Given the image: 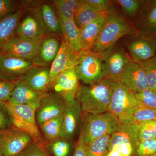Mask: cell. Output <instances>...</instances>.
<instances>
[{
	"label": "cell",
	"mask_w": 156,
	"mask_h": 156,
	"mask_svg": "<svg viewBox=\"0 0 156 156\" xmlns=\"http://www.w3.org/2000/svg\"><path fill=\"white\" fill-rule=\"evenodd\" d=\"M151 121H156V109L140 107L134 111L131 122L140 124Z\"/></svg>",
	"instance_id": "cell-31"
},
{
	"label": "cell",
	"mask_w": 156,
	"mask_h": 156,
	"mask_svg": "<svg viewBox=\"0 0 156 156\" xmlns=\"http://www.w3.org/2000/svg\"><path fill=\"white\" fill-rule=\"evenodd\" d=\"M139 138L140 141L156 138V121H149L140 124Z\"/></svg>",
	"instance_id": "cell-33"
},
{
	"label": "cell",
	"mask_w": 156,
	"mask_h": 156,
	"mask_svg": "<svg viewBox=\"0 0 156 156\" xmlns=\"http://www.w3.org/2000/svg\"><path fill=\"white\" fill-rule=\"evenodd\" d=\"M34 66L30 60L0 53V78L9 80H19Z\"/></svg>",
	"instance_id": "cell-12"
},
{
	"label": "cell",
	"mask_w": 156,
	"mask_h": 156,
	"mask_svg": "<svg viewBox=\"0 0 156 156\" xmlns=\"http://www.w3.org/2000/svg\"><path fill=\"white\" fill-rule=\"evenodd\" d=\"M34 142L29 134L14 127L0 130V149L5 156H15Z\"/></svg>",
	"instance_id": "cell-9"
},
{
	"label": "cell",
	"mask_w": 156,
	"mask_h": 156,
	"mask_svg": "<svg viewBox=\"0 0 156 156\" xmlns=\"http://www.w3.org/2000/svg\"><path fill=\"white\" fill-rule=\"evenodd\" d=\"M50 148L54 156H67L70 147L68 141L59 138L51 142Z\"/></svg>",
	"instance_id": "cell-39"
},
{
	"label": "cell",
	"mask_w": 156,
	"mask_h": 156,
	"mask_svg": "<svg viewBox=\"0 0 156 156\" xmlns=\"http://www.w3.org/2000/svg\"><path fill=\"white\" fill-rule=\"evenodd\" d=\"M0 156H5L3 152L2 151V150L0 149Z\"/></svg>",
	"instance_id": "cell-46"
},
{
	"label": "cell",
	"mask_w": 156,
	"mask_h": 156,
	"mask_svg": "<svg viewBox=\"0 0 156 156\" xmlns=\"http://www.w3.org/2000/svg\"><path fill=\"white\" fill-rule=\"evenodd\" d=\"M155 39H156V35H155Z\"/></svg>",
	"instance_id": "cell-48"
},
{
	"label": "cell",
	"mask_w": 156,
	"mask_h": 156,
	"mask_svg": "<svg viewBox=\"0 0 156 156\" xmlns=\"http://www.w3.org/2000/svg\"><path fill=\"white\" fill-rule=\"evenodd\" d=\"M146 1L138 0H118L115 2L121 6L123 11L128 16L134 17L139 13L144 5Z\"/></svg>",
	"instance_id": "cell-32"
},
{
	"label": "cell",
	"mask_w": 156,
	"mask_h": 156,
	"mask_svg": "<svg viewBox=\"0 0 156 156\" xmlns=\"http://www.w3.org/2000/svg\"><path fill=\"white\" fill-rule=\"evenodd\" d=\"M137 148L132 144L124 143L115 146L111 150H116L121 156H132L136 154Z\"/></svg>",
	"instance_id": "cell-42"
},
{
	"label": "cell",
	"mask_w": 156,
	"mask_h": 156,
	"mask_svg": "<svg viewBox=\"0 0 156 156\" xmlns=\"http://www.w3.org/2000/svg\"><path fill=\"white\" fill-rule=\"evenodd\" d=\"M4 102V101H3ZM14 128L29 134L34 142L45 144L36 119V109L26 105L4 102Z\"/></svg>",
	"instance_id": "cell-4"
},
{
	"label": "cell",
	"mask_w": 156,
	"mask_h": 156,
	"mask_svg": "<svg viewBox=\"0 0 156 156\" xmlns=\"http://www.w3.org/2000/svg\"><path fill=\"white\" fill-rule=\"evenodd\" d=\"M63 115L53 118L42 123L39 126L45 138L50 143L60 138Z\"/></svg>",
	"instance_id": "cell-28"
},
{
	"label": "cell",
	"mask_w": 156,
	"mask_h": 156,
	"mask_svg": "<svg viewBox=\"0 0 156 156\" xmlns=\"http://www.w3.org/2000/svg\"><path fill=\"white\" fill-rule=\"evenodd\" d=\"M152 156H156V154H154V155H153Z\"/></svg>",
	"instance_id": "cell-49"
},
{
	"label": "cell",
	"mask_w": 156,
	"mask_h": 156,
	"mask_svg": "<svg viewBox=\"0 0 156 156\" xmlns=\"http://www.w3.org/2000/svg\"><path fill=\"white\" fill-rule=\"evenodd\" d=\"M110 13H107L98 11L89 5L84 0H81L75 14L74 21L78 27L80 29L98 18L108 15Z\"/></svg>",
	"instance_id": "cell-25"
},
{
	"label": "cell",
	"mask_w": 156,
	"mask_h": 156,
	"mask_svg": "<svg viewBox=\"0 0 156 156\" xmlns=\"http://www.w3.org/2000/svg\"><path fill=\"white\" fill-rule=\"evenodd\" d=\"M143 107L134 93L121 82L118 83L112 95L108 111L113 114L122 124L131 122L136 108Z\"/></svg>",
	"instance_id": "cell-5"
},
{
	"label": "cell",
	"mask_w": 156,
	"mask_h": 156,
	"mask_svg": "<svg viewBox=\"0 0 156 156\" xmlns=\"http://www.w3.org/2000/svg\"><path fill=\"white\" fill-rule=\"evenodd\" d=\"M81 56L82 52H76L63 36L58 54L50 67L48 88H52L60 74L66 70L75 68L80 62Z\"/></svg>",
	"instance_id": "cell-8"
},
{
	"label": "cell",
	"mask_w": 156,
	"mask_h": 156,
	"mask_svg": "<svg viewBox=\"0 0 156 156\" xmlns=\"http://www.w3.org/2000/svg\"><path fill=\"white\" fill-rule=\"evenodd\" d=\"M117 83L104 78L91 85L79 86L76 99L80 105L82 111L93 115L108 111Z\"/></svg>",
	"instance_id": "cell-1"
},
{
	"label": "cell",
	"mask_w": 156,
	"mask_h": 156,
	"mask_svg": "<svg viewBox=\"0 0 156 156\" xmlns=\"http://www.w3.org/2000/svg\"><path fill=\"white\" fill-rule=\"evenodd\" d=\"M40 10L46 31L50 34L63 35L60 21L52 6L44 4Z\"/></svg>",
	"instance_id": "cell-27"
},
{
	"label": "cell",
	"mask_w": 156,
	"mask_h": 156,
	"mask_svg": "<svg viewBox=\"0 0 156 156\" xmlns=\"http://www.w3.org/2000/svg\"><path fill=\"white\" fill-rule=\"evenodd\" d=\"M136 62L145 73L149 89L153 91L156 90V55L145 61Z\"/></svg>",
	"instance_id": "cell-30"
},
{
	"label": "cell",
	"mask_w": 156,
	"mask_h": 156,
	"mask_svg": "<svg viewBox=\"0 0 156 156\" xmlns=\"http://www.w3.org/2000/svg\"><path fill=\"white\" fill-rule=\"evenodd\" d=\"M59 20L63 36L73 50L76 53H80V30L76 24L74 20Z\"/></svg>",
	"instance_id": "cell-26"
},
{
	"label": "cell",
	"mask_w": 156,
	"mask_h": 156,
	"mask_svg": "<svg viewBox=\"0 0 156 156\" xmlns=\"http://www.w3.org/2000/svg\"><path fill=\"white\" fill-rule=\"evenodd\" d=\"M59 19L74 20L75 12L70 9L63 0L53 1Z\"/></svg>",
	"instance_id": "cell-38"
},
{
	"label": "cell",
	"mask_w": 156,
	"mask_h": 156,
	"mask_svg": "<svg viewBox=\"0 0 156 156\" xmlns=\"http://www.w3.org/2000/svg\"><path fill=\"white\" fill-rule=\"evenodd\" d=\"M106 156H107V155Z\"/></svg>",
	"instance_id": "cell-50"
},
{
	"label": "cell",
	"mask_w": 156,
	"mask_h": 156,
	"mask_svg": "<svg viewBox=\"0 0 156 156\" xmlns=\"http://www.w3.org/2000/svg\"><path fill=\"white\" fill-rule=\"evenodd\" d=\"M19 80H9L0 78V101L4 102L9 101L11 94Z\"/></svg>",
	"instance_id": "cell-37"
},
{
	"label": "cell",
	"mask_w": 156,
	"mask_h": 156,
	"mask_svg": "<svg viewBox=\"0 0 156 156\" xmlns=\"http://www.w3.org/2000/svg\"><path fill=\"white\" fill-rule=\"evenodd\" d=\"M108 16V15L102 16L80 29L81 52L91 50L100 33Z\"/></svg>",
	"instance_id": "cell-24"
},
{
	"label": "cell",
	"mask_w": 156,
	"mask_h": 156,
	"mask_svg": "<svg viewBox=\"0 0 156 156\" xmlns=\"http://www.w3.org/2000/svg\"><path fill=\"white\" fill-rule=\"evenodd\" d=\"M128 48L132 60L135 62L151 58L156 55L155 35L139 34L137 37L128 44Z\"/></svg>",
	"instance_id": "cell-14"
},
{
	"label": "cell",
	"mask_w": 156,
	"mask_h": 156,
	"mask_svg": "<svg viewBox=\"0 0 156 156\" xmlns=\"http://www.w3.org/2000/svg\"><path fill=\"white\" fill-rule=\"evenodd\" d=\"M154 92L155 94V95H156V90H154Z\"/></svg>",
	"instance_id": "cell-47"
},
{
	"label": "cell",
	"mask_w": 156,
	"mask_h": 156,
	"mask_svg": "<svg viewBox=\"0 0 156 156\" xmlns=\"http://www.w3.org/2000/svg\"><path fill=\"white\" fill-rule=\"evenodd\" d=\"M61 43L54 35L44 37L41 40L36 55L31 62L35 66H48L58 54Z\"/></svg>",
	"instance_id": "cell-17"
},
{
	"label": "cell",
	"mask_w": 156,
	"mask_h": 156,
	"mask_svg": "<svg viewBox=\"0 0 156 156\" xmlns=\"http://www.w3.org/2000/svg\"><path fill=\"white\" fill-rule=\"evenodd\" d=\"M50 68L34 66L21 80L36 92L45 93L48 89Z\"/></svg>",
	"instance_id": "cell-23"
},
{
	"label": "cell",
	"mask_w": 156,
	"mask_h": 156,
	"mask_svg": "<svg viewBox=\"0 0 156 156\" xmlns=\"http://www.w3.org/2000/svg\"><path fill=\"white\" fill-rule=\"evenodd\" d=\"M134 95L143 107L156 109V95L153 91L148 89L139 93H134Z\"/></svg>",
	"instance_id": "cell-34"
},
{
	"label": "cell",
	"mask_w": 156,
	"mask_h": 156,
	"mask_svg": "<svg viewBox=\"0 0 156 156\" xmlns=\"http://www.w3.org/2000/svg\"><path fill=\"white\" fill-rule=\"evenodd\" d=\"M120 82L135 93L149 89L144 70L138 63L133 60L126 68Z\"/></svg>",
	"instance_id": "cell-18"
},
{
	"label": "cell",
	"mask_w": 156,
	"mask_h": 156,
	"mask_svg": "<svg viewBox=\"0 0 156 156\" xmlns=\"http://www.w3.org/2000/svg\"><path fill=\"white\" fill-rule=\"evenodd\" d=\"M15 156H49V154L45 144L34 142Z\"/></svg>",
	"instance_id": "cell-36"
},
{
	"label": "cell",
	"mask_w": 156,
	"mask_h": 156,
	"mask_svg": "<svg viewBox=\"0 0 156 156\" xmlns=\"http://www.w3.org/2000/svg\"><path fill=\"white\" fill-rule=\"evenodd\" d=\"M79 140L87 146L95 140L111 135L119 130L122 124L109 112L93 115L84 112Z\"/></svg>",
	"instance_id": "cell-2"
},
{
	"label": "cell",
	"mask_w": 156,
	"mask_h": 156,
	"mask_svg": "<svg viewBox=\"0 0 156 156\" xmlns=\"http://www.w3.org/2000/svg\"><path fill=\"white\" fill-rule=\"evenodd\" d=\"M138 33L122 15L111 12L101 29L98 37L90 51L101 54L113 47L116 42L126 35Z\"/></svg>",
	"instance_id": "cell-3"
},
{
	"label": "cell",
	"mask_w": 156,
	"mask_h": 156,
	"mask_svg": "<svg viewBox=\"0 0 156 156\" xmlns=\"http://www.w3.org/2000/svg\"><path fill=\"white\" fill-rule=\"evenodd\" d=\"M138 33L146 35L156 34V1H146L139 11ZM136 29V30H137Z\"/></svg>",
	"instance_id": "cell-20"
},
{
	"label": "cell",
	"mask_w": 156,
	"mask_h": 156,
	"mask_svg": "<svg viewBox=\"0 0 156 156\" xmlns=\"http://www.w3.org/2000/svg\"><path fill=\"white\" fill-rule=\"evenodd\" d=\"M25 12V9H19L0 18V53L16 34L17 25Z\"/></svg>",
	"instance_id": "cell-22"
},
{
	"label": "cell",
	"mask_w": 156,
	"mask_h": 156,
	"mask_svg": "<svg viewBox=\"0 0 156 156\" xmlns=\"http://www.w3.org/2000/svg\"><path fill=\"white\" fill-rule=\"evenodd\" d=\"M140 124L134 122L122 124L118 131L111 135L108 151L115 146L124 143H130L137 147L139 143Z\"/></svg>",
	"instance_id": "cell-21"
},
{
	"label": "cell",
	"mask_w": 156,
	"mask_h": 156,
	"mask_svg": "<svg viewBox=\"0 0 156 156\" xmlns=\"http://www.w3.org/2000/svg\"><path fill=\"white\" fill-rule=\"evenodd\" d=\"M103 62L104 78L119 83L126 68L132 61L122 49L114 50L113 48L100 54Z\"/></svg>",
	"instance_id": "cell-7"
},
{
	"label": "cell",
	"mask_w": 156,
	"mask_h": 156,
	"mask_svg": "<svg viewBox=\"0 0 156 156\" xmlns=\"http://www.w3.org/2000/svg\"><path fill=\"white\" fill-rule=\"evenodd\" d=\"M79 81L76 68H73L60 74L52 88L66 103H68L76 99V93L79 87Z\"/></svg>",
	"instance_id": "cell-15"
},
{
	"label": "cell",
	"mask_w": 156,
	"mask_h": 156,
	"mask_svg": "<svg viewBox=\"0 0 156 156\" xmlns=\"http://www.w3.org/2000/svg\"><path fill=\"white\" fill-rule=\"evenodd\" d=\"M156 154V138L140 141L136 151V156H152Z\"/></svg>",
	"instance_id": "cell-35"
},
{
	"label": "cell",
	"mask_w": 156,
	"mask_h": 156,
	"mask_svg": "<svg viewBox=\"0 0 156 156\" xmlns=\"http://www.w3.org/2000/svg\"><path fill=\"white\" fill-rule=\"evenodd\" d=\"M12 125L11 116L3 101H0V130L8 128Z\"/></svg>",
	"instance_id": "cell-41"
},
{
	"label": "cell",
	"mask_w": 156,
	"mask_h": 156,
	"mask_svg": "<svg viewBox=\"0 0 156 156\" xmlns=\"http://www.w3.org/2000/svg\"><path fill=\"white\" fill-rule=\"evenodd\" d=\"M46 32L41 11L38 9L31 11L19 22L16 34L26 38L38 40L45 37Z\"/></svg>",
	"instance_id": "cell-13"
},
{
	"label": "cell",
	"mask_w": 156,
	"mask_h": 156,
	"mask_svg": "<svg viewBox=\"0 0 156 156\" xmlns=\"http://www.w3.org/2000/svg\"><path fill=\"white\" fill-rule=\"evenodd\" d=\"M107 156H121L119 153L115 149H112L109 151Z\"/></svg>",
	"instance_id": "cell-45"
},
{
	"label": "cell",
	"mask_w": 156,
	"mask_h": 156,
	"mask_svg": "<svg viewBox=\"0 0 156 156\" xmlns=\"http://www.w3.org/2000/svg\"><path fill=\"white\" fill-rule=\"evenodd\" d=\"M81 52L80 60L75 67L79 80L89 85L103 79V61L101 55L90 50Z\"/></svg>",
	"instance_id": "cell-6"
},
{
	"label": "cell",
	"mask_w": 156,
	"mask_h": 156,
	"mask_svg": "<svg viewBox=\"0 0 156 156\" xmlns=\"http://www.w3.org/2000/svg\"><path fill=\"white\" fill-rule=\"evenodd\" d=\"M65 107L66 102L58 94L55 92H46L36 111L38 126L48 120L63 115Z\"/></svg>",
	"instance_id": "cell-11"
},
{
	"label": "cell",
	"mask_w": 156,
	"mask_h": 156,
	"mask_svg": "<svg viewBox=\"0 0 156 156\" xmlns=\"http://www.w3.org/2000/svg\"><path fill=\"white\" fill-rule=\"evenodd\" d=\"M87 4L91 6L92 8L97 9L98 11L109 13L108 11L109 6L111 3V1L107 0H84Z\"/></svg>",
	"instance_id": "cell-43"
},
{
	"label": "cell",
	"mask_w": 156,
	"mask_h": 156,
	"mask_svg": "<svg viewBox=\"0 0 156 156\" xmlns=\"http://www.w3.org/2000/svg\"><path fill=\"white\" fill-rule=\"evenodd\" d=\"M82 108L78 101L66 103L60 138L69 140L72 139L82 117Z\"/></svg>",
	"instance_id": "cell-16"
},
{
	"label": "cell",
	"mask_w": 156,
	"mask_h": 156,
	"mask_svg": "<svg viewBox=\"0 0 156 156\" xmlns=\"http://www.w3.org/2000/svg\"><path fill=\"white\" fill-rule=\"evenodd\" d=\"M45 93L34 91L25 82L20 80L14 88L9 102L31 105L37 109Z\"/></svg>",
	"instance_id": "cell-19"
},
{
	"label": "cell",
	"mask_w": 156,
	"mask_h": 156,
	"mask_svg": "<svg viewBox=\"0 0 156 156\" xmlns=\"http://www.w3.org/2000/svg\"><path fill=\"white\" fill-rule=\"evenodd\" d=\"M110 136L105 135L89 144L86 146V156H106L108 152Z\"/></svg>",
	"instance_id": "cell-29"
},
{
	"label": "cell",
	"mask_w": 156,
	"mask_h": 156,
	"mask_svg": "<svg viewBox=\"0 0 156 156\" xmlns=\"http://www.w3.org/2000/svg\"><path fill=\"white\" fill-rule=\"evenodd\" d=\"M17 2L14 0H0V18L17 10Z\"/></svg>",
	"instance_id": "cell-40"
},
{
	"label": "cell",
	"mask_w": 156,
	"mask_h": 156,
	"mask_svg": "<svg viewBox=\"0 0 156 156\" xmlns=\"http://www.w3.org/2000/svg\"><path fill=\"white\" fill-rule=\"evenodd\" d=\"M41 40H30L15 35L4 46L1 53L31 61L36 55Z\"/></svg>",
	"instance_id": "cell-10"
},
{
	"label": "cell",
	"mask_w": 156,
	"mask_h": 156,
	"mask_svg": "<svg viewBox=\"0 0 156 156\" xmlns=\"http://www.w3.org/2000/svg\"><path fill=\"white\" fill-rule=\"evenodd\" d=\"M73 156H86V146L78 140Z\"/></svg>",
	"instance_id": "cell-44"
}]
</instances>
